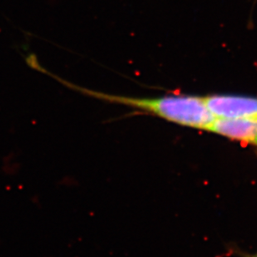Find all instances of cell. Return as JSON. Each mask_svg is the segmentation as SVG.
I'll list each match as a JSON object with an SVG mask.
<instances>
[{
  "label": "cell",
  "mask_w": 257,
  "mask_h": 257,
  "mask_svg": "<svg viewBox=\"0 0 257 257\" xmlns=\"http://www.w3.org/2000/svg\"><path fill=\"white\" fill-rule=\"evenodd\" d=\"M205 99L215 118L257 119V97L211 94L205 96Z\"/></svg>",
  "instance_id": "obj_2"
},
{
  "label": "cell",
  "mask_w": 257,
  "mask_h": 257,
  "mask_svg": "<svg viewBox=\"0 0 257 257\" xmlns=\"http://www.w3.org/2000/svg\"><path fill=\"white\" fill-rule=\"evenodd\" d=\"M46 74L69 89L87 96L109 104L124 105L181 126L209 131L213 122L216 119L208 108L205 96L182 94L146 98L124 96L92 90L72 84L71 82L67 81L50 71L46 72Z\"/></svg>",
  "instance_id": "obj_1"
},
{
  "label": "cell",
  "mask_w": 257,
  "mask_h": 257,
  "mask_svg": "<svg viewBox=\"0 0 257 257\" xmlns=\"http://www.w3.org/2000/svg\"><path fill=\"white\" fill-rule=\"evenodd\" d=\"M209 132L257 147V119L216 118Z\"/></svg>",
  "instance_id": "obj_3"
},
{
  "label": "cell",
  "mask_w": 257,
  "mask_h": 257,
  "mask_svg": "<svg viewBox=\"0 0 257 257\" xmlns=\"http://www.w3.org/2000/svg\"><path fill=\"white\" fill-rule=\"evenodd\" d=\"M253 257H257V253H256V254H255V255H254V256H253Z\"/></svg>",
  "instance_id": "obj_4"
}]
</instances>
